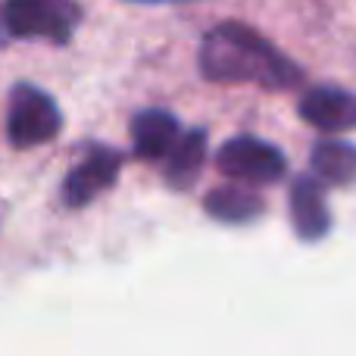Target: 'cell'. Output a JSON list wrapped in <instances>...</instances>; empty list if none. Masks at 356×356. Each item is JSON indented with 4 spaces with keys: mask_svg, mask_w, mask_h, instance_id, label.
I'll return each instance as SVG.
<instances>
[{
    "mask_svg": "<svg viewBox=\"0 0 356 356\" xmlns=\"http://www.w3.org/2000/svg\"><path fill=\"white\" fill-rule=\"evenodd\" d=\"M63 131V110L44 88L19 81L6 100V141L16 150H31Z\"/></svg>",
    "mask_w": 356,
    "mask_h": 356,
    "instance_id": "cell-3",
    "label": "cell"
},
{
    "mask_svg": "<svg viewBox=\"0 0 356 356\" xmlns=\"http://www.w3.org/2000/svg\"><path fill=\"white\" fill-rule=\"evenodd\" d=\"M207 131L203 129H188L178 144L172 147V154L166 156V184L172 191H188L194 188V181L203 172V163H207Z\"/></svg>",
    "mask_w": 356,
    "mask_h": 356,
    "instance_id": "cell-10",
    "label": "cell"
},
{
    "mask_svg": "<svg viewBox=\"0 0 356 356\" xmlns=\"http://www.w3.org/2000/svg\"><path fill=\"white\" fill-rule=\"evenodd\" d=\"M291 225L300 241H322L332 228L325 191L316 175H300L291 184Z\"/></svg>",
    "mask_w": 356,
    "mask_h": 356,
    "instance_id": "cell-7",
    "label": "cell"
},
{
    "mask_svg": "<svg viewBox=\"0 0 356 356\" xmlns=\"http://www.w3.org/2000/svg\"><path fill=\"white\" fill-rule=\"evenodd\" d=\"M131 3H188V0H131Z\"/></svg>",
    "mask_w": 356,
    "mask_h": 356,
    "instance_id": "cell-12",
    "label": "cell"
},
{
    "mask_svg": "<svg viewBox=\"0 0 356 356\" xmlns=\"http://www.w3.org/2000/svg\"><path fill=\"white\" fill-rule=\"evenodd\" d=\"M129 131H131V154L147 163L169 156L178 144V138H181L178 135V119L163 106H147V110L135 113Z\"/></svg>",
    "mask_w": 356,
    "mask_h": 356,
    "instance_id": "cell-8",
    "label": "cell"
},
{
    "mask_svg": "<svg viewBox=\"0 0 356 356\" xmlns=\"http://www.w3.org/2000/svg\"><path fill=\"white\" fill-rule=\"evenodd\" d=\"M300 119L319 131L356 129V94L334 85L309 88L300 97Z\"/></svg>",
    "mask_w": 356,
    "mask_h": 356,
    "instance_id": "cell-6",
    "label": "cell"
},
{
    "mask_svg": "<svg viewBox=\"0 0 356 356\" xmlns=\"http://www.w3.org/2000/svg\"><path fill=\"white\" fill-rule=\"evenodd\" d=\"M203 213L222 225H247L266 213V200L247 184H219V188L207 191Z\"/></svg>",
    "mask_w": 356,
    "mask_h": 356,
    "instance_id": "cell-9",
    "label": "cell"
},
{
    "mask_svg": "<svg viewBox=\"0 0 356 356\" xmlns=\"http://www.w3.org/2000/svg\"><path fill=\"white\" fill-rule=\"evenodd\" d=\"M81 25L75 0H3L0 3V47L13 41L69 44Z\"/></svg>",
    "mask_w": 356,
    "mask_h": 356,
    "instance_id": "cell-2",
    "label": "cell"
},
{
    "mask_svg": "<svg viewBox=\"0 0 356 356\" xmlns=\"http://www.w3.org/2000/svg\"><path fill=\"white\" fill-rule=\"evenodd\" d=\"M216 169L238 184H275L288 175V160L275 144L253 135H238L219 147Z\"/></svg>",
    "mask_w": 356,
    "mask_h": 356,
    "instance_id": "cell-4",
    "label": "cell"
},
{
    "mask_svg": "<svg viewBox=\"0 0 356 356\" xmlns=\"http://www.w3.org/2000/svg\"><path fill=\"white\" fill-rule=\"evenodd\" d=\"M309 166L322 184L347 188L356 181V147L347 141H319L313 147Z\"/></svg>",
    "mask_w": 356,
    "mask_h": 356,
    "instance_id": "cell-11",
    "label": "cell"
},
{
    "mask_svg": "<svg viewBox=\"0 0 356 356\" xmlns=\"http://www.w3.org/2000/svg\"><path fill=\"white\" fill-rule=\"evenodd\" d=\"M119 172H122V154L110 144H94L63 178L60 203L66 209H85L119 181Z\"/></svg>",
    "mask_w": 356,
    "mask_h": 356,
    "instance_id": "cell-5",
    "label": "cell"
},
{
    "mask_svg": "<svg viewBox=\"0 0 356 356\" xmlns=\"http://www.w3.org/2000/svg\"><path fill=\"white\" fill-rule=\"evenodd\" d=\"M197 66L203 79L216 85H257L266 91H288L303 79L300 66L269 38L234 19L213 25L203 35Z\"/></svg>",
    "mask_w": 356,
    "mask_h": 356,
    "instance_id": "cell-1",
    "label": "cell"
}]
</instances>
